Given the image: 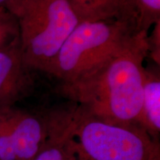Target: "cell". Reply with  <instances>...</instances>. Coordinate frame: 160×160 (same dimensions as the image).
I'll list each match as a JSON object with an SVG mask.
<instances>
[{"mask_svg": "<svg viewBox=\"0 0 160 160\" xmlns=\"http://www.w3.org/2000/svg\"><path fill=\"white\" fill-rule=\"evenodd\" d=\"M5 7L17 18L22 55L31 71L48 73L79 22L67 0H10Z\"/></svg>", "mask_w": 160, "mask_h": 160, "instance_id": "2", "label": "cell"}, {"mask_svg": "<svg viewBox=\"0 0 160 160\" xmlns=\"http://www.w3.org/2000/svg\"><path fill=\"white\" fill-rule=\"evenodd\" d=\"M147 35L126 22H79L65 40L48 74L68 82Z\"/></svg>", "mask_w": 160, "mask_h": 160, "instance_id": "3", "label": "cell"}, {"mask_svg": "<svg viewBox=\"0 0 160 160\" xmlns=\"http://www.w3.org/2000/svg\"><path fill=\"white\" fill-rule=\"evenodd\" d=\"M159 145L156 144L153 151H152L151 156H150L148 160H159Z\"/></svg>", "mask_w": 160, "mask_h": 160, "instance_id": "13", "label": "cell"}, {"mask_svg": "<svg viewBox=\"0 0 160 160\" xmlns=\"http://www.w3.org/2000/svg\"><path fill=\"white\" fill-rule=\"evenodd\" d=\"M148 50L146 35L81 77L61 83L59 93L91 117L111 124H137L142 103L143 61Z\"/></svg>", "mask_w": 160, "mask_h": 160, "instance_id": "1", "label": "cell"}, {"mask_svg": "<svg viewBox=\"0 0 160 160\" xmlns=\"http://www.w3.org/2000/svg\"><path fill=\"white\" fill-rule=\"evenodd\" d=\"M138 125L151 137L160 131V79L159 76L144 68L143 93L141 113Z\"/></svg>", "mask_w": 160, "mask_h": 160, "instance_id": "9", "label": "cell"}, {"mask_svg": "<svg viewBox=\"0 0 160 160\" xmlns=\"http://www.w3.org/2000/svg\"><path fill=\"white\" fill-rule=\"evenodd\" d=\"M71 133L87 160H148L157 142L137 124H111L76 108L68 111Z\"/></svg>", "mask_w": 160, "mask_h": 160, "instance_id": "4", "label": "cell"}, {"mask_svg": "<svg viewBox=\"0 0 160 160\" xmlns=\"http://www.w3.org/2000/svg\"><path fill=\"white\" fill-rule=\"evenodd\" d=\"M19 39V28L15 16L4 6L0 7V51Z\"/></svg>", "mask_w": 160, "mask_h": 160, "instance_id": "11", "label": "cell"}, {"mask_svg": "<svg viewBox=\"0 0 160 160\" xmlns=\"http://www.w3.org/2000/svg\"><path fill=\"white\" fill-rule=\"evenodd\" d=\"M137 29L147 33L151 25L160 21V0H135Z\"/></svg>", "mask_w": 160, "mask_h": 160, "instance_id": "10", "label": "cell"}, {"mask_svg": "<svg viewBox=\"0 0 160 160\" xmlns=\"http://www.w3.org/2000/svg\"><path fill=\"white\" fill-rule=\"evenodd\" d=\"M67 1L79 22H126L135 25L137 29L135 0Z\"/></svg>", "mask_w": 160, "mask_h": 160, "instance_id": "7", "label": "cell"}, {"mask_svg": "<svg viewBox=\"0 0 160 160\" xmlns=\"http://www.w3.org/2000/svg\"><path fill=\"white\" fill-rule=\"evenodd\" d=\"M9 1L10 0H0V7H1V6H4V7H5Z\"/></svg>", "mask_w": 160, "mask_h": 160, "instance_id": "14", "label": "cell"}, {"mask_svg": "<svg viewBox=\"0 0 160 160\" xmlns=\"http://www.w3.org/2000/svg\"><path fill=\"white\" fill-rule=\"evenodd\" d=\"M0 160H17L13 140L3 108H0Z\"/></svg>", "mask_w": 160, "mask_h": 160, "instance_id": "12", "label": "cell"}, {"mask_svg": "<svg viewBox=\"0 0 160 160\" xmlns=\"http://www.w3.org/2000/svg\"><path fill=\"white\" fill-rule=\"evenodd\" d=\"M17 160H32L50 137L52 114L45 118L14 106L2 107Z\"/></svg>", "mask_w": 160, "mask_h": 160, "instance_id": "5", "label": "cell"}, {"mask_svg": "<svg viewBox=\"0 0 160 160\" xmlns=\"http://www.w3.org/2000/svg\"><path fill=\"white\" fill-rule=\"evenodd\" d=\"M32 71L23 60L19 39L0 51V108L14 106L28 94Z\"/></svg>", "mask_w": 160, "mask_h": 160, "instance_id": "6", "label": "cell"}, {"mask_svg": "<svg viewBox=\"0 0 160 160\" xmlns=\"http://www.w3.org/2000/svg\"><path fill=\"white\" fill-rule=\"evenodd\" d=\"M32 160H87L70 131L67 111L53 113L50 137Z\"/></svg>", "mask_w": 160, "mask_h": 160, "instance_id": "8", "label": "cell"}]
</instances>
